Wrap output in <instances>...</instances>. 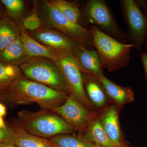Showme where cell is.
Wrapping results in <instances>:
<instances>
[{"instance_id":"cell-18","label":"cell","mask_w":147,"mask_h":147,"mask_svg":"<svg viewBox=\"0 0 147 147\" xmlns=\"http://www.w3.org/2000/svg\"><path fill=\"white\" fill-rule=\"evenodd\" d=\"M20 36L19 27L5 13L0 19V50L9 45Z\"/></svg>"},{"instance_id":"cell-12","label":"cell","mask_w":147,"mask_h":147,"mask_svg":"<svg viewBox=\"0 0 147 147\" xmlns=\"http://www.w3.org/2000/svg\"><path fill=\"white\" fill-rule=\"evenodd\" d=\"M20 29L24 50L29 57L45 58L56 60L58 57L57 52L34 39L24 27Z\"/></svg>"},{"instance_id":"cell-6","label":"cell","mask_w":147,"mask_h":147,"mask_svg":"<svg viewBox=\"0 0 147 147\" xmlns=\"http://www.w3.org/2000/svg\"><path fill=\"white\" fill-rule=\"evenodd\" d=\"M55 61L65 79L69 95L88 109L93 105L85 92L83 71L72 52L57 53Z\"/></svg>"},{"instance_id":"cell-27","label":"cell","mask_w":147,"mask_h":147,"mask_svg":"<svg viewBox=\"0 0 147 147\" xmlns=\"http://www.w3.org/2000/svg\"><path fill=\"white\" fill-rule=\"evenodd\" d=\"M137 2L147 17V4L146 2L144 1H137ZM145 41H146V46L147 49V34Z\"/></svg>"},{"instance_id":"cell-33","label":"cell","mask_w":147,"mask_h":147,"mask_svg":"<svg viewBox=\"0 0 147 147\" xmlns=\"http://www.w3.org/2000/svg\"><path fill=\"white\" fill-rule=\"evenodd\" d=\"M92 147H102L96 145H92Z\"/></svg>"},{"instance_id":"cell-29","label":"cell","mask_w":147,"mask_h":147,"mask_svg":"<svg viewBox=\"0 0 147 147\" xmlns=\"http://www.w3.org/2000/svg\"><path fill=\"white\" fill-rule=\"evenodd\" d=\"M0 147H17L11 142H0Z\"/></svg>"},{"instance_id":"cell-13","label":"cell","mask_w":147,"mask_h":147,"mask_svg":"<svg viewBox=\"0 0 147 147\" xmlns=\"http://www.w3.org/2000/svg\"><path fill=\"white\" fill-rule=\"evenodd\" d=\"M31 58L25 53L21 36L3 49L0 50V62L20 66Z\"/></svg>"},{"instance_id":"cell-25","label":"cell","mask_w":147,"mask_h":147,"mask_svg":"<svg viewBox=\"0 0 147 147\" xmlns=\"http://www.w3.org/2000/svg\"><path fill=\"white\" fill-rule=\"evenodd\" d=\"M13 130L9 125H7L5 128H0V142L13 143Z\"/></svg>"},{"instance_id":"cell-7","label":"cell","mask_w":147,"mask_h":147,"mask_svg":"<svg viewBox=\"0 0 147 147\" xmlns=\"http://www.w3.org/2000/svg\"><path fill=\"white\" fill-rule=\"evenodd\" d=\"M84 13L92 26L105 34L122 43H126L125 33L121 30L105 1L90 0L84 8Z\"/></svg>"},{"instance_id":"cell-19","label":"cell","mask_w":147,"mask_h":147,"mask_svg":"<svg viewBox=\"0 0 147 147\" xmlns=\"http://www.w3.org/2000/svg\"><path fill=\"white\" fill-rule=\"evenodd\" d=\"M91 123L87 131L86 139L102 147H119L111 141L99 119L95 120Z\"/></svg>"},{"instance_id":"cell-26","label":"cell","mask_w":147,"mask_h":147,"mask_svg":"<svg viewBox=\"0 0 147 147\" xmlns=\"http://www.w3.org/2000/svg\"><path fill=\"white\" fill-rule=\"evenodd\" d=\"M141 59L147 82V53H142L141 55Z\"/></svg>"},{"instance_id":"cell-16","label":"cell","mask_w":147,"mask_h":147,"mask_svg":"<svg viewBox=\"0 0 147 147\" xmlns=\"http://www.w3.org/2000/svg\"><path fill=\"white\" fill-rule=\"evenodd\" d=\"M82 71L84 88L86 90L90 99L96 106H102L106 100V92L104 88L94 76L87 71Z\"/></svg>"},{"instance_id":"cell-8","label":"cell","mask_w":147,"mask_h":147,"mask_svg":"<svg viewBox=\"0 0 147 147\" xmlns=\"http://www.w3.org/2000/svg\"><path fill=\"white\" fill-rule=\"evenodd\" d=\"M121 5L128 26V30L125 33L126 42H131L134 48L140 50L147 34V17L137 1L123 0Z\"/></svg>"},{"instance_id":"cell-34","label":"cell","mask_w":147,"mask_h":147,"mask_svg":"<svg viewBox=\"0 0 147 147\" xmlns=\"http://www.w3.org/2000/svg\"><path fill=\"white\" fill-rule=\"evenodd\" d=\"M146 2L147 4V1H146Z\"/></svg>"},{"instance_id":"cell-9","label":"cell","mask_w":147,"mask_h":147,"mask_svg":"<svg viewBox=\"0 0 147 147\" xmlns=\"http://www.w3.org/2000/svg\"><path fill=\"white\" fill-rule=\"evenodd\" d=\"M51 111L60 116L74 129L79 131L84 130L95 116L94 113L70 96L62 105Z\"/></svg>"},{"instance_id":"cell-24","label":"cell","mask_w":147,"mask_h":147,"mask_svg":"<svg viewBox=\"0 0 147 147\" xmlns=\"http://www.w3.org/2000/svg\"><path fill=\"white\" fill-rule=\"evenodd\" d=\"M22 25L29 32L34 31L42 27V22L36 13H32L23 18Z\"/></svg>"},{"instance_id":"cell-22","label":"cell","mask_w":147,"mask_h":147,"mask_svg":"<svg viewBox=\"0 0 147 147\" xmlns=\"http://www.w3.org/2000/svg\"><path fill=\"white\" fill-rule=\"evenodd\" d=\"M48 140L54 147H92V145L86 139L64 134L57 135Z\"/></svg>"},{"instance_id":"cell-20","label":"cell","mask_w":147,"mask_h":147,"mask_svg":"<svg viewBox=\"0 0 147 147\" xmlns=\"http://www.w3.org/2000/svg\"><path fill=\"white\" fill-rule=\"evenodd\" d=\"M22 74L19 66L0 62V92L6 91Z\"/></svg>"},{"instance_id":"cell-4","label":"cell","mask_w":147,"mask_h":147,"mask_svg":"<svg viewBox=\"0 0 147 147\" xmlns=\"http://www.w3.org/2000/svg\"><path fill=\"white\" fill-rule=\"evenodd\" d=\"M39 9V17L44 27L61 32L86 49H94L89 29L69 21L48 1H42Z\"/></svg>"},{"instance_id":"cell-31","label":"cell","mask_w":147,"mask_h":147,"mask_svg":"<svg viewBox=\"0 0 147 147\" xmlns=\"http://www.w3.org/2000/svg\"><path fill=\"white\" fill-rule=\"evenodd\" d=\"M7 126L4 121L3 117L0 116V128H5Z\"/></svg>"},{"instance_id":"cell-1","label":"cell","mask_w":147,"mask_h":147,"mask_svg":"<svg viewBox=\"0 0 147 147\" xmlns=\"http://www.w3.org/2000/svg\"><path fill=\"white\" fill-rule=\"evenodd\" d=\"M4 101L14 105L35 102L42 110H52L65 102L69 95L29 80L21 74L3 92Z\"/></svg>"},{"instance_id":"cell-21","label":"cell","mask_w":147,"mask_h":147,"mask_svg":"<svg viewBox=\"0 0 147 147\" xmlns=\"http://www.w3.org/2000/svg\"><path fill=\"white\" fill-rule=\"evenodd\" d=\"M49 2L65 17L74 23L79 24L81 13L78 5L64 0H50Z\"/></svg>"},{"instance_id":"cell-23","label":"cell","mask_w":147,"mask_h":147,"mask_svg":"<svg viewBox=\"0 0 147 147\" xmlns=\"http://www.w3.org/2000/svg\"><path fill=\"white\" fill-rule=\"evenodd\" d=\"M0 2L3 6L5 13L18 26L19 28L22 25V15L25 9L24 2L22 0H1Z\"/></svg>"},{"instance_id":"cell-14","label":"cell","mask_w":147,"mask_h":147,"mask_svg":"<svg viewBox=\"0 0 147 147\" xmlns=\"http://www.w3.org/2000/svg\"><path fill=\"white\" fill-rule=\"evenodd\" d=\"M9 125L14 132L13 144L17 147H54L48 139L30 134L14 120Z\"/></svg>"},{"instance_id":"cell-30","label":"cell","mask_w":147,"mask_h":147,"mask_svg":"<svg viewBox=\"0 0 147 147\" xmlns=\"http://www.w3.org/2000/svg\"><path fill=\"white\" fill-rule=\"evenodd\" d=\"M5 14V11L4 7L1 3L0 2V19L2 18Z\"/></svg>"},{"instance_id":"cell-35","label":"cell","mask_w":147,"mask_h":147,"mask_svg":"<svg viewBox=\"0 0 147 147\" xmlns=\"http://www.w3.org/2000/svg\"></svg>"},{"instance_id":"cell-10","label":"cell","mask_w":147,"mask_h":147,"mask_svg":"<svg viewBox=\"0 0 147 147\" xmlns=\"http://www.w3.org/2000/svg\"><path fill=\"white\" fill-rule=\"evenodd\" d=\"M28 33L38 42L57 53L72 52L74 46L77 42L61 32L46 27L42 26L37 30L29 32Z\"/></svg>"},{"instance_id":"cell-17","label":"cell","mask_w":147,"mask_h":147,"mask_svg":"<svg viewBox=\"0 0 147 147\" xmlns=\"http://www.w3.org/2000/svg\"><path fill=\"white\" fill-rule=\"evenodd\" d=\"M100 121L111 141L118 146H120V130L117 110L114 108H109L103 115Z\"/></svg>"},{"instance_id":"cell-3","label":"cell","mask_w":147,"mask_h":147,"mask_svg":"<svg viewBox=\"0 0 147 147\" xmlns=\"http://www.w3.org/2000/svg\"><path fill=\"white\" fill-rule=\"evenodd\" d=\"M94 48L97 52L102 67L113 71L123 68L130 61L131 44L122 43L91 25Z\"/></svg>"},{"instance_id":"cell-11","label":"cell","mask_w":147,"mask_h":147,"mask_svg":"<svg viewBox=\"0 0 147 147\" xmlns=\"http://www.w3.org/2000/svg\"><path fill=\"white\" fill-rule=\"evenodd\" d=\"M72 53L82 70L88 72L97 79L103 75L102 65L96 50L86 49L76 42Z\"/></svg>"},{"instance_id":"cell-2","label":"cell","mask_w":147,"mask_h":147,"mask_svg":"<svg viewBox=\"0 0 147 147\" xmlns=\"http://www.w3.org/2000/svg\"><path fill=\"white\" fill-rule=\"evenodd\" d=\"M14 121L30 134L45 139L70 133L74 129L60 116L49 110H22Z\"/></svg>"},{"instance_id":"cell-15","label":"cell","mask_w":147,"mask_h":147,"mask_svg":"<svg viewBox=\"0 0 147 147\" xmlns=\"http://www.w3.org/2000/svg\"><path fill=\"white\" fill-rule=\"evenodd\" d=\"M98 80L102 84L106 93L117 104H122L132 102L134 100V94L129 87L124 88L110 81L104 75Z\"/></svg>"},{"instance_id":"cell-28","label":"cell","mask_w":147,"mask_h":147,"mask_svg":"<svg viewBox=\"0 0 147 147\" xmlns=\"http://www.w3.org/2000/svg\"><path fill=\"white\" fill-rule=\"evenodd\" d=\"M7 114V108L2 102H0V116L4 117Z\"/></svg>"},{"instance_id":"cell-32","label":"cell","mask_w":147,"mask_h":147,"mask_svg":"<svg viewBox=\"0 0 147 147\" xmlns=\"http://www.w3.org/2000/svg\"><path fill=\"white\" fill-rule=\"evenodd\" d=\"M4 101L3 92H0V102H2Z\"/></svg>"},{"instance_id":"cell-5","label":"cell","mask_w":147,"mask_h":147,"mask_svg":"<svg viewBox=\"0 0 147 147\" xmlns=\"http://www.w3.org/2000/svg\"><path fill=\"white\" fill-rule=\"evenodd\" d=\"M19 67L23 75L29 80L69 95L65 79L55 61L47 58H31Z\"/></svg>"}]
</instances>
